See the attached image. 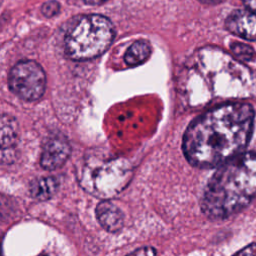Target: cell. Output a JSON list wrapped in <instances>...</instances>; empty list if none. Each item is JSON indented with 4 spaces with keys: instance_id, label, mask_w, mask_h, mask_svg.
I'll return each mask as SVG.
<instances>
[{
    "instance_id": "1",
    "label": "cell",
    "mask_w": 256,
    "mask_h": 256,
    "mask_svg": "<svg viewBox=\"0 0 256 256\" xmlns=\"http://www.w3.org/2000/svg\"><path fill=\"white\" fill-rule=\"evenodd\" d=\"M253 120V108L246 103H228L205 112L184 133L182 148L187 161L212 168L241 154L250 140Z\"/></svg>"
},
{
    "instance_id": "2",
    "label": "cell",
    "mask_w": 256,
    "mask_h": 256,
    "mask_svg": "<svg viewBox=\"0 0 256 256\" xmlns=\"http://www.w3.org/2000/svg\"><path fill=\"white\" fill-rule=\"evenodd\" d=\"M256 196V153L242 152L222 164L209 180L201 209L212 219H224L246 207Z\"/></svg>"
},
{
    "instance_id": "3",
    "label": "cell",
    "mask_w": 256,
    "mask_h": 256,
    "mask_svg": "<svg viewBox=\"0 0 256 256\" xmlns=\"http://www.w3.org/2000/svg\"><path fill=\"white\" fill-rule=\"evenodd\" d=\"M115 29L109 18L90 14L77 19L64 39L66 55L75 61H86L103 54L112 44Z\"/></svg>"
},
{
    "instance_id": "4",
    "label": "cell",
    "mask_w": 256,
    "mask_h": 256,
    "mask_svg": "<svg viewBox=\"0 0 256 256\" xmlns=\"http://www.w3.org/2000/svg\"><path fill=\"white\" fill-rule=\"evenodd\" d=\"M79 182L97 197H111L122 191L130 181L132 168L124 159H91L79 171Z\"/></svg>"
},
{
    "instance_id": "5",
    "label": "cell",
    "mask_w": 256,
    "mask_h": 256,
    "mask_svg": "<svg viewBox=\"0 0 256 256\" xmlns=\"http://www.w3.org/2000/svg\"><path fill=\"white\" fill-rule=\"evenodd\" d=\"M10 90L25 101L40 99L46 89V75L40 64L33 60L17 62L9 72Z\"/></svg>"
},
{
    "instance_id": "6",
    "label": "cell",
    "mask_w": 256,
    "mask_h": 256,
    "mask_svg": "<svg viewBox=\"0 0 256 256\" xmlns=\"http://www.w3.org/2000/svg\"><path fill=\"white\" fill-rule=\"evenodd\" d=\"M71 147L68 141L60 136L50 138L43 147L40 165L45 170H55L60 168L69 158Z\"/></svg>"
},
{
    "instance_id": "7",
    "label": "cell",
    "mask_w": 256,
    "mask_h": 256,
    "mask_svg": "<svg viewBox=\"0 0 256 256\" xmlns=\"http://www.w3.org/2000/svg\"><path fill=\"white\" fill-rule=\"evenodd\" d=\"M225 26L232 34L256 41V13L248 9L233 11L226 19Z\"/></svg>"
},
{
    "instance_id": "8",
    "label": "cell",
    "mask_w": 256,
    "mask_h": 256,
    "mask_svg": "<svg viewBox=\"0 0 256 256\" xmlns=\"http://www.w3.org/2000/svg\"><path fill=\"white\" fill-rule=\"evenodd\" d=\"M99 224L108 232L121 230L124 224V215L120 208L108 200L100 202L95 209Z\"/></svg>"
},
{
    "instance_id": "9",
    "label": "cell",
    "mask_w": 256,
    "mask_h": 256,
    "mask_svg": "<svg viewBox=\"0 0 256 256\" xmlns=\"http://www.w3.org/2000/svg\"><path fill=\"white\" fill-rule=\"evenodd\" d=\"M0 133L1 160L2 162H10L11 158L14 157L12 151L18 139L17 121L12 116L3 114L1 117Z\"/></svg>"
},
{
    "instance_id": "10",
    "label": "cell",
    "mask_w": 256,
    "mask_h": 256,
    "mask_svg": "<svg viewBox=\"0 0 256 256\" xmlns=\"http://www.w3.org/2000/svg\"><path fill=\"white\" fill-rule=\"evenodd\" d=\"M59 188V181L56 177H40L33 180L29 186L30 195L37 200H47L51 198Z\"/></svg>"
},
{
    "instance_id": "11",
    "label": "cell",
    "mask_w": 256,
    "mask_h": 256,
    "mask_svg": "<svg viewBox=\"0 0 256 256\" xmlns=\"http://www.w3.org/2000/svg\"><path fill=\"white\" fill-rule=\"evenodd\" d=\"M151 51V45L147 41H136L126 51L124 61L129 66L140 65L150 57Z\"/></svg>"
},
{
    "instance_id": "12",
    "label": "cell",
    "mask_w": 256,
    "mask_h": 256,
    "mask_svg": "<svg viewBox=\"0 0 256 256\" xmlns=\"http://www.w3.org/2000/svg\"><path fill=\"white\" fill-rule=\"evenodd\" d=\"M231 50L239 59L243 61H252L256 58V52L254 49L244 43L235 42L231 44Z\"/></svg>"
},
{
    "instance_id": "13",
    "label": "cell",
    "mask_w": 256,
    "mask_h": 256,
    "mask_svg": "<svg viewBox=\"0 0 256 256\" xmlns=\"http://www.w3.org/2000/svg\"><path fill=\"white\" fill-rule=\"evenodd\" d=\"M59 11H60V4L55 0L45 2L41 7V12L46 17H53L54 15L58 14Z\"/></svg>"
},
{
    "instance_id": "14",
    "label": "cell",
    "mask_w": 256,
    "mask_h": 256,
    "mask_svg": "<svg viewBox=\"0 0 256 256\" xmlns=\"http://www.w3.org/2000/svg\"><path fill=\"white\" fill-rule=\"evenodd\" d=\"M126 256H156V250L151 246H145L134 250Z\"/></svg>"
},
{
    "instance_id": "15",
    "label": "cell",
    "mask_w": 256,
    "mask_h": 256,
    "mask_svg": "<svg viewBox=\"0 0 256 256\" xmlns=\"http://www.w3.org/2000/svg\"><path fill=\"white\" fill-rule=\"evenodd\" d=\"M234 256H256V243L250 244L237 252Z\"/></svg>"
},
{
    "instance_id": "16",
    "label": "cell",
    "mask_w": 256,
    "mask_h": 256,
    "mask_svg": "<svg viewBox=\"0 0 256 256\" xmlns=\"http://www.w3.org/2000/svg\"><path fill=\"white\" fill-rule=\"evenodd\" d=\"M246 8L254 13H256V0H242Z\"/></svg>"
},
{
    "instance_id": "17",
    "label": "cell",
    "mask_w": 256,
    "mask_h": 256,
    "mask_svg": "<svg viewBox=\"0 0 256 256\" xmlns=\"http://www.w3.org/2000/svg\"><path fill=\"white\" fill-rule=\"evenodd\" d=\"M106 1H108V0H84V2L86 4H89V5H99V4H102Z\"/></svg>"
},
{
    "instance_id": "18",
    "label": "cell",
    "mask_w": 256,
    "mask_h": 256,
    "mask_svg": "<svg viewBox=\"0 0 256 256\" xmlns=\"http://www.w3.org/2000/svg\"><path fill=\"white\" fill-rule=\"evenodd\" d=\"M198 1L205 3V4H218V3L223 2L224 0H198Z\"/></svg>"
}]
</instances>
